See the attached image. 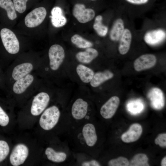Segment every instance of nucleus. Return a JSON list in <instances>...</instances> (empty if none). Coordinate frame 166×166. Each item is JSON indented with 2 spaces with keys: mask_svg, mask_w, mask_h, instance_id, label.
Segmentation results:
<instances>
[{
  "mask_svg": "<svg viewBox=\"0 0 166 166\" xmlns=\"http://www.w3.org/2000/svg\"><path fill=\"white\" fill-rule=\"evenodd\" d=\"M94 119L81 124L69 126L63 133L65 140L73 152H83L95 158V150L98 135Z\"/></svg>",
  "mask_w": 166,
  "mask_h": 166,
  "instance_id": "obj_1",
  "label": "nucleus"
},
{
  "mask_svg": "<svg viewBox=\"0 0 166 166\" xmlns=\"http://www.w3.org/2000/svg\"><path fill=\"white\" fill-rule=\"evenodd\" d=\"M67 113L69 126H77L94 119L89 102L81 97L73 101L70 111Z\"/></svg>",
  "mask_w": 166,
  "mask_h": 166,
  "instance_id": "obj_2",
  "label": "nucleus"
},
{
  "mask_svg": "<svg viewBox=\"0 0 166 166\" xmlns=\"http://www.w3.org/2000/svg\"><path fill=\"white\" fill-rule=\"evenodd\" d=\"M42 83V79L34 72L12 83L10 86V91L15 97L31 95Z\"/></svg>",
  "mask_w": 166,
  "mask_h": 166,
  "instance_id": "obj_3",
  "label": "nucleus"
},
{
  "mask_svg": "<svg viewBox=\"0 0 166 166\" xmlns=\"http://www.w3.org/2000/svg\"><path fill=\"white\" fill-rule=\"evenodd\" d=\"M41 114L39 124L44 130H52L60 121L67 123L69 125L67 113H62L57 105H53L48 107Z\"/></svg>",
  "mask_w": 166,
  "mask_h": 166,
  "instance_id": "obj_4",
  "label": "nucleus"
},
{
  "mask_svg": "<svg viewBox=\"0 0 166 166\" xmlns=\"http://www.w3.org/2000/svg\"><path fill=\"white\" fill-rule=\"evenodd\" d=\"M48 56V65L39 67L35 72L41 79L49 71L55 72L58 71L65 57L64 50L60 45H53L49 49Z\"/></svg>",
  "mask_w": 166,
  "mask_h": 166,
  "instance_id": "obj_5",
  "label": "nucleus"
},
{
  "mask_svg": "<svg viewBox=\"0 0 166 166\" xmlns=\"http://www.w3.org/2000/svg\"><path fill=\"white\" fill-rule=\"evenodd\" d=\"M40 61L25 60L16 61L10 66L8 73L9 86L15 81L32 73L38 68Z\"/></svg>",
  "mask_w": 166,
  "mask_h": 166,
  "instance_id": "obj_6",
  "label": "nucleus"
},
{
  "mask_svg": "<svg viewBox=\"0 0 166 166\" xmlns=\"http://www.w3.org/2000/svg\"><path fill=\"white\" fill-rule=\"evenodd\" d=\"M45 154L47 159L51 162L65 166H74L73 153L68 145L58 150L47 147Z\"/></svg>",
  "mask_w": 166,
  "mask_h": 166,
  "instance_id": "obj_7",
  "label": "nucleus"
},
{
  "mask_svg": "<svg viewBox=\"0 0 166 166\" xmlns=\"http://www.w3.org/2000/svg\"><path fill=\"white\" fill-rule=\"evenodd\" d=\"M42 83L33 93L30 108L31 114L33 116L40 115L48 107L51 96Z\"/></svg>",
  "mask_w": 166,
  "mask_h": 166,
  "instance_id": "obj_8",
  "label": "nucleus"
},
{
  "mask_svg": "<svg viewBox=\"0 0 166 166\" xmlns=\"http://www.w3.org/2000/svg\"><path fill=\"white\" fill-rule=\"evenodd\" d=\"M0 36L3 45L9 53L14 55L19 51L20 46L19 41L14 33L7 28L2 29Z\"/></svg>",
  "mask_w": 166,
  "mask_h": 166,
  "instance_id": "obj_9",
  "label": "nucleus"
},
{
  "mask_svg": "<svg viewBox=\"0 0 166 166\" xmlns=\"http://www.w3.org/2000/svg\"><path fill=\"white\" fill-rule=\"evenodd\" d=\"M29 153V149L25 144L22 143L17 144L13 149L10 156L11 164L14 166H18L23 164Z\"/></svg>",
  "mask_w": 166,
  "mask_h": 166,
  "instance_id": "obj_10",
  "label": "nucleus"
},
{
  "mask_svg": "<svg viewBox=\"0 0 166 166\" xmlns=\"http://www.w3.org/2000/svg\"><path fill=\"white\" fill-rule=\"evenodd\" d=\"M46 14V10L44 7H40L35 8L25 17V25L29 28H33L38 26L43 22Z\"/></svg>",
  "mask_w": 166,
  "mask_h": 166,
  "instance_id": "obj_11",
  "label": "nucleus"
},
{
  "mask_svg": "<svg viewBox=\"0 0 166 166\" xmlns=\"http://www.w3.org/2000/svg\"><path fill=\"white\" fill-rule=\"evenodd\" d=\"M73 14L80 23H85L91 20L95 16L94 11L91 8H86L83 4H75L73 10Z\"/></svg>",
  "mask_w": 166,
  "mask_h": 166,
  "instance_id": "obj_12",
  "label": "nucleus"
},
{
  "mask_svg": "<svg viewBox=\"0 0 166 166\" xmlns=\"http://www.w3.org/2000/svg\"><path fill=\"white\" fill-rule=\"evenodd\" d=\"M120 103V99L117 96L111 97L100 108V113L101 117L106 120L112 118L115 114Z\"/></svg>",
  "mask_w": 166,
  "mask_h": 166,
  "instance_id": "obj_13",
  "label": "nucleus"
},
{
  "mask_svg": "<svg viewBox=\"0 0 166 166\" xmlns=\"http://www.w3.org/2000/svg\"><path fill=\"white\" fill-rule=\"evenodd\" d=\"M156 61V57L154 55L151 54H144L135 61L134 68L137 71L149 69L154 66Z\"/></svg>",
  "mask_w": 166,
  "mask_h": 166,
  "instance_id": "obj_14",
  "label": "nucleus"
},
{
  "mask_svg": "<svg viewBox=\"0 0 166 166\" xmlns=\"http://www.w3.org/2000/svg\"><path fill=\"white\" fill-rule=\"evenodd\" d=\"M143 132V129L141 125L135 123L129 127L128 130L121 135L122 140L125 143H130L137 140L140 137Z\"/></svg>",
  "mask_w": 166,
  "mask_h": 166,
  "instance_id": "obj_15",
  "label": "nucleus"
},
{
  "mask_svg": "<svg viewBox=\"0 0 166 166\" xmlns=\"http://www.w3.org/2000/svg\"><path fill=\"white\" fill-rule=\"evenodd\" d=\"M147 96L152 107L156 109H162L164 105V99L162 91L159 88H153L148 91Z\"/></svg>",
  "mask_w": 166,
  "mask_h": 166,
  "instance_id": "obj_16",
  "label": "nucleus"
},
{
  "mask_svg": "<svg viewBox=\"0 0 166 166\" xmlns=\"http://www.w3.org/2000/svg\"><path fill=\"white\" fill-rule=\"evenodd\" d=\"M74 166H100L101 165L95 158L83 152H73Z\"/></svg>",
  "mask_w": 166,
  "mask_h": 166,
  "instance_id": "obj_17",
  "label": "nucleus"
},
{
  "mask_svg": "<svg viewBox=\"0 0 166 166\" xmlns=\"http://www.w3.org/2000/svg\"><path fill=\"white\" fill-rule=\"evenodd\" d=\"M165 37V32L159 29L148 31L144 36V40L147 44L155 45L162 42Z\"/></svg>",
  "mask_w": 166,
  "mask_h": 166,
  "instance_id": "obj_18",
  "label": "nucleus"
},
{
  "mask_svg": "<svg viewBox=\"0 0 166 166\" xmlns=\"http://www.w3.org/2000/svg\"><path fill=\"white\" fill-rule=\"evenodd\" d=\"M98 54V52L96 49L90 47L86 48L84 51L78 52L76 55V57L81 63L89 64L97 57Z\"/></svg>",
  "mask_w": 166,
  "mask_h": 166,
  "instance_id": "obj_19",
  "label": "nucleus"
},
{
  "mask_svg": "<svg viewBox=\"0 0 166 166\" xmlns=\"http://www.w3.org/2000/svg\"><path fill=\"white\" fill-rule=\"evenodd\" d=\"M132 35L130 31L127 29H124L120 38L118 50L122 55L126 54L128 51L131 45Z\"/></svg>",
  "mask_w": 166,
  "mask_h": 166,
  "instance_id": "obj_20",
  "label": "nucleus"
},
{
  "mask_svg": "<svg viewBox=\"0 0 166 166\" xmlns=\"http://www.w3.org/2000/svg\"><path fill=\"white\" fill-rule=\"evenodd\" d=\"M51 22L53 25L56 27L64 26L67 20L63 14L62 9L58 6L53 7L51 11Z\"/></svg>",
  "mask_w": 166,
  "mask_h": 166,
  "instance_id": "obj_21",
  "label": "nucleus"
},
{
  "mask_svg": "<svg viewBox=\"0 0 166 166\" xmlns=\"http://www.w3.org/2000/svg\"><path fill=\"white\" fill-rule=\"evenodd\" d=\"M113 76V73L109 70L97 72L94 73L90 82V85L92 87H97L105 81L111 79Z\"/></svg>",
  "mask_w": 166,
  "mask_h": 166,
  "instance_id": "obj_22",
  "label": "nucleus"
},
{
  "mask_svg": "<svg viewBox=\"0 0 166 166\" xmlns=\"http://www.w3.org/2000/svg\"><path fill=\"white\" fill-rule=\"evenodd\" d=\"M76 71L81 81L85 83L90 82L94 74L93 70L81 64L77 65Z\"/></svg>",
  "mask_w": 166,
  "mask_h": 166,
  "instance_id": "obj_23",
  "label": "nucleus"
},
{
  "mask_svg": "<svg viewBox=\"0 0 166 166\" xmlns=\"http://www.w3.org/2000/svg\"><path fill=\"white\" fill-rule=\"evenodd\" d=\"M122 20L118 18L114 22L110 33V38L113 41H117L120 38L124 30Z\"/></svg>",
  "mask_w": 166,
  "mask_h": 166,
  "instance_id": "obj_24",
  "label": "nucleus"
},
{
  "mask_svg": "<svg viewBox=\"0 0 166 166\" xmlns=\"http://www.w3.org/2000/svg\"><path fill=\"white\" fill-rule=\"evenodd\" d=\"M0 7L4 9L9 19L13 20L17 15L13 3L11 0H0Z\"/></svg>",
  "mask_w": 166,
  "mask_h": 166,
  "instance_id": "obj_25",
  "label": "nucleus"
},
{
  "mask_svg": "<svg viewBox=\"0 0 166 166\" xmlns=\"http://www.w3.org/2000/svg\"><path fill=\"white\" fill-rule=\"evenodd\" d=\"M102 17L101 15L97 16L95 19L93 27L97 34L100 36H105L108 31V28L102 23Z\"/></svg>",
  "mask_w": 166,
  "mask_h": 166,
  "instance_id": "obj_26",
  "label": "nucleus"
},
{
  "mask_svg": "<svg viewBox=\"0 0 166 166\" xmlns=\"http://www.w3.org/2000/svg\"><path fill=\"white\" fill-rule=\"evenodd\" d=\"M148 159L147 156L144 153H139L135 155L129 162V166H149Z\"/></svg>",
  "mask_w": 166,
  "mask_h": 166,
  "instance_id": "obj_27",
  "label": "nucleus"
},
{
  "mask_svg": "<svg viewBox=\"0 0 166 166\" xmlns=\"http://www.w3.org/2000/svg\"><path fill=\"white\" fill-rule=\"evenodd\" d=\"M71 42L80 48H87L91 47L93 45L90 42L84 39L80 35L75 34L71 38Z\"/></svg>",
  "mask_w": 166,
  "mask_h": 166,
  "instance_id": "obj_28",
  "label": "nucleus"
},
{
  "mask_svg": "<svg viewBox=\"0 0 166 166\" xmlns=\"http://www.w3.org/2000/svg\"><path fill=\"white\" fill-rule=\"evenodd\" d=\"M144 106L142 102L138 99L130 101L127 105L128 110L134 114L140 113L143 110Z\"/></svg>",
  "mask_w": 166,
  "mask_h": 166,
  "instance_id": "obj_29",
  "label": "nucleus"
},
{
  "mask_svg": "<svg viewBox=\"0 0 166 166\" xmlns=\"http://www.w3.org/2000/svg\"><path fill=\"white\" fill-rule=\"evenodd\" d=\"M107 165L109 166H128L129 165V161L126 157L120 156L109 160Z\"/></svg>",
  "mask_w": 166,
  "mask_h": 166,
  "instance_id": "obj_30",
  "label": "nucleus"
},
{
  "mask_svg": "<svg viewBox=\"0 0 166 166\" xmlns=\"http://www.w3.org/2000/svg\"><path fill=\"white\" fill-rule=\"evenodd\" d=\"M10 152V147L7 143L3 140H0V162L4 160Z\"/></svg>",
  "mask_w": 166,
  "mask_h": 166,
  "instance_id": "obj_31",
  "label": "nucleus"
},
{
  "mask_svg": "<svg viewBox=\"0 0 166 166\" xmlns=\"http://www.w3.org/2000/svg\"><path fill=\"white\" fill-rule=\"evenodd\" d=\"M28 0H13L15 10L19 13H22L26 10V3Z\"/></svg>",
  "mask_w": 166,
  "mask_h": 166,
  "instance_id": "obj_32",
  "label": "nucleus"
},
{
  "mask_svg": "<svg viewBox=\"0 0 166 166\" xmlns=\"http://www.w3.org/2000/svg\"><path fill=\"white\" fill-rule=\"evenodd\" d=\"M9 117L0 106V125L3 127L7 126L9 122Z\"/></svg>",
  "mask_w": 166,
  "mask_h": 166,
  "instance_id": "obj_33",
  "label": "nucleus"
},
{
  "mask_svg": "<svg viewBox=\"0 0 166 166\" xmlns=\"http://www.w3.org/2000/svg\"><path fill=\"white\" fill-rule=\"evenodd\" d=\"M155 143L159 145L162 148L166 147V133H162L159 134L155 140Z\"/></svg>",
  "mask_w": 166,
  "mask_h": 166,
  "instance_id": "obj_34",
  "label": "nucleus"
},
{
  "mask_svg": "<svg viewBox=\"0 0 166 166\" xmlns=\"http://www.w3.org/2000/svg\"><path fill=\"white\" fill-rule=\"evenodd\" d=\"M127 2L134 5H141L147 3L149 0H125Z\"/></svg>",
  "mask_w": 166,
  "mask_h": 166,
  "instance_id": "obj_35",
  "label": "nucleus"
},
{
  "mask_svg": "<svg viewBox=\"0 0 166 166\" xmlns=\"http://www.w3.org/2000/svg\"><path fill=\"white\" fill-rule=\"evenodd\" d=\"M161 166H166V157L165 156L162 160L161 162Z\"/></svg>",
  "mask_w": 166,
  "mask_h": 166,
  "instance_id": "obj_36",
  "label": "nucleus"
},
{
  "mask_svg": "<svg viewBox=\"0 0 166 166\" xmlns=\"http://www.w3.org/2000/svg\"><path fill=\"white\" fill-rule=\"evenodd\" d=\"M92 0V1H95V0Z\"/></svg>",
  "mask_w": 166,
  "mask_h": 166,
  "instance_id": "obj_37",
  "label": "nucleus"
}]
</instances>
